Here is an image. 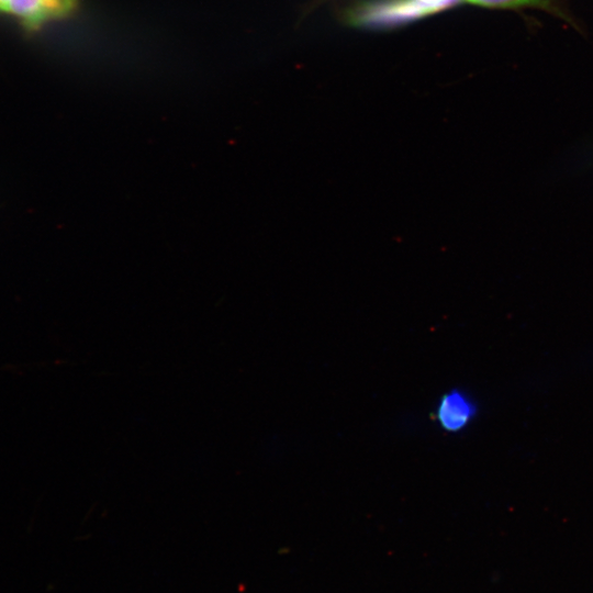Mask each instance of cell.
Returning a JSON list of instances; mask_svg holds the SVG:
<instances>
[{
    "instance_id": "1",
    "label": "cell",
    "mask_w": 593,
    "mask_h": 593,
    "mask_svg": "<svg viewBox=\"0 0 593 593\" xmlns=\"http://www.w3.org/2000/svg\"><path fill=\"white\" fill-rule=\"evenodd\" d=\"M77 5L78 0H0V22L31 37L68 18Z\"/></svg>"
},
{
    "instance_id": "2",
    "label": "cell",
    "mask_w": 593,
    "mask_h": 593,
    "mask_svg": "<svg viewBox=\"0 0 593 593\" xmlns=\"http://www.w3.org/2000/svg\"><path fill=\"white\" fill-rule=\"evenodd\" d=\"M475 414V405L460 392L445 394L437 410V418L446 430L463 428Z\"/></svg>"
},
{
    "instance_id": "3",
    "label": "cell",
    "mask_w": 593,
    "mask_h": 593,
    "mask_svg": "<svg viewBox=\"0 0 593 593\" xmlns=\"http://www.w3.org/2000/svg\"><path fill=\"white\" fill-rule=\"evenodd\" d=\"M489 8L548 7L546 0H467Z\"/></svg>"
},
{
    "instance_id": "4",
    "label": "cell",
    "mask_w": 593,
    "mask_h": 593,
    "mask_svg": "<svg viewBox=\"0 0 593 593\" xmlns=\"http://www.w3.org/2000/svg\"><path fill=\"white\" fill-rule=\"evenodd\" d=\"M424 14L433 13L454 5L457 0H411Z\"/></svg>"
}]
</instances>
